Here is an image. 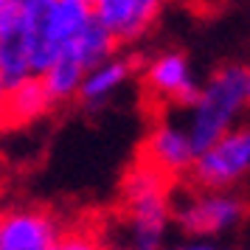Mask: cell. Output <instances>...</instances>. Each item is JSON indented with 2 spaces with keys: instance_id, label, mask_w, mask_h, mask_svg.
Instances as JSON below:
<instances>
[{
  "instance_id": "6da1fadb",
  "label": "cell",
  "mask_w": 250,
  "mask_h": 250,
  "mask_svg": "<svg viewBox=\"0 0 250 250\" xmlns=\"http://www.w3.org/2000/svg\"><path fill=\"white\" fill-rule=\"evenodd\" d=\"M174 183L135 160L121 180V216L135 248L158 250L171 225Z\"/></svg>"
},
{
  "instance_id": "7a4b0ae2",
  "label": "cell",
  "mask_w": 250,
  "mask_h": 250,
  "mask_svg": "<svg viewBox=\"0 0 250 250\" xmlns=\"http://www.w3.org/2000/svg\"><path fill=\"white\" fill-rule=\"evenodd\" d=\"M248 110L245 102V65H222L211 73V79L200 84V93L188 107L186 132L194 152L200 155L219 135L242 121Z\"/></svg>"
},
{
  "instance_id": "3957f363",
  "label": "cell",
  "mask_w": 250,
  "mask_h": 250,
  "mask_svg": "<svg viewBox=\"0 0 250 250\" xmlns=\"http://www.w3.org/2000/svg\"><path fill=\"white\" fill-rule=\"evenodd\" d=\"M250 216V205L233 191H208L188 183L174 186L171 194V225H177L188 239L225 236Z\"/></svg>"
},
{
  "instance_id": "277c9868",
  "label": "cell",
  "mask_w": 250,
  "mask_h": 250,
  "mask_svg": "<svg viewBox=\"0 0 250 250\" xmlns=\"http://www.w3.org/2000/svg\"><path fill=\"white\" fill-rule=\"evenodd\" d=\"M250 174V121H239L225 135H219L194 158L188 183L194 188L208 191H233V186Z\"/></svg>"
},
{
  "instance_id": "5b68a950",
  "label": "cell",
  "mask_w": 250,
  "mask_h": 250,
  "mask_svg": "<svg viewBox=\"0 0 250 250\" xmlns=\"http://www.w3.org/2000/svg\"><path fill=\"white\" fill-rule=\"evenodd\" d=\"M141 82L144 99L152 110H158V118L166 115V110H188L200 93L188 57L183 51H163L152 57L144 68Z\"/></svg>"
},
{
  "instance_id": "8992f818",
  "label": "cell",
  "mask_w": 250,
  "mask_h": 250,
  "mask_svg": "<svg viewBox=\"0 0 250 250\" xmlns=\"http://www.w3.org/2000/svg\"><path fill=\"white\" fill-rule=\"evenodd\" d=\"M194 158H197V152H194L191 141H188L186 126L169 121L166 115H160L158 121L152 124V129L146 132L135 160H141L144 166L163 174L174 186H180L188 177V169H191Z\"/></svg>"
},
{
  "instance_id": "52a82bcc",
  "label": "cell",
  "mask_w": 250,
  "mask_h": 250,
  "mask_svg": "<svg viewBox=\"0 0 250 250\" xmlns=\"http://www.w3.org/2000/svg\"><path fill=\"white\" fill-rule=\"evenodd\" d=\"M65 225L45 208L0 214V250H54Z\"/></svg>"
},
{
  "instance_id": "ba28073f",
  "label": "cell",
  "mask_w": 250,
  "mask_h": 250,
  "mask_svg": "<svg viewBox=\"0 0 250 250\" xmlns=\"http://www.w3.org/2000/svg\"><path fill=\"white\" fill-rule=\"evenodd\" d=\"M160 9L163 0H93V20L121 48L146 34Z\"/></svg>"
},
{
  "instance_id": "9c48e42d",
  "label": "cell",
  "mask_w": 250,
  "mask_h": 250,
  "mask_svg": "<svg viewBox=\"0 0 250 250\" xmlns=\"http://www.w3.org/2000/svg\"><path fill=\"white\" fill-rule=\"evenodd\" d=\"M51 102L45 84L40 76H25L23 82H14L6 87V102H3V129H14V126H25L51 113Z\"/></svg>"
},
{
  "instance_id": "30bf717a",
  "label": "cell",
  "mask_w": 250,
  "mask_h": 250,
  "mask_svg": "<svg viewBox=\"0 0 250 250\" xmlns=\"http://www.w3.org/2000/svg\"><path fill=\"white\" fill-rule=\"evenodd\" d=\"M90 20L93 6L87 0H54L51 3L45 17V45L54 54V59L90 25Z\"/></svg>"
},
{
  "instance_id": "8fae6325",
  "label": "cell",
  "mask_w": 250,
  "mask_h": 250,
  "mask_svg": "<svg viewBox=\"0 0 250 250\" xmlns=\"http://www.w3.org/2000/svg\"><path fill=\"white\" fill-rule=\"evenodd\" d=\"M138 70V59L135 57H110L104 59L102 65H96L84 73V79L79 84L76 99L87 107H99L113 96L118 87H124L126 79Z\"/></svg>"
},
{
  "instance_id": "7c38bea8",
  "label": "cell",
  "mask_w": 250,
  "mask_h": 250,
  "mask_svg": "<svg viewBox=\"0 0 250 250\" xmlns=\"http://www.w3.org/2000/svg\"><path fill=\"white\" fill-rule=\"evenodd\" d=\"M84 73H87V70L82 68L79 59L73 57V54H68V51H62L40 79H42V84H45L51 102L59 104V102H68V99H76Z\"/></svg>"
},
{
  "instance_id": "4fadbf2b",
  "label": "cell",
  "mask_w": 250,
  "mask_h": 250,
  "mask_svg": "<svg viewBox=\"0 0 250 250\" xmlns=\"http://www.w3.org/2000/svg\"><path fill=\"white\" fill-rule=\"evenodd\" d=\"M62 51L73 54V57L82 62V68L90 70V68H96V65H102L104 59L115 57L118 42H115L113 37L107 34L96 20H90V25H87V28H84V31H82L68 48H62ZM62 51H59V54H62Z\"/></svg>"
},
{
  "instance_id": "5bb4252c",
  "label": "cell",
  "mask_w": 250,
  "mask_h": 250,
  "mask_svg": "<svg viewBox=\"0 0 250 250\" xmlns=\"http://www.w3.org/2000/svg\"><path fill=\"white\" fill-rule=\"evenodd\" d=\"M54 250H107V245L93 225H76L62 230Z\"/></svg>"
},
{
  "instance_id": "9a60e30c",
  "label": "cell",
  "mask_w": 250,
  "mask_h": 250,
  "mask_svg": "<svg viewBox=\"0 0 250 250\" xmlns=\"http://www.w3.org/2000/svg\"><path fill=\"white\" fill-rule=\"evenodd\" d=\"M169 250H219L211 242H203V239H191V242H183V245H174Z\"/></svg>"
},
{
  "instance_id": "2e32d148",
  "label": "cell",
  "mask_w": 250,
  "mask_h": 250,
  "mask_svg": "<svg viewBox=\"0 0 250 250\" xmlns=\"http://www.w3.org/2000/svg\"><path fill=\"white\" fill-rule=\"evenodd\" d=\"M3 102H6V79H3V70H0V129H3Z\"/></svg>"
},
{
  "instance_id": "e0dca14e",
  "label": "cell",
  "mask_w": 250,
  "mask_h": 250,
  "mask_svg": "<svg viewBox=\"0 0 250 250\" xmlns=\"http://www.w3.org/2000/svg\"><path fill=\"white\" fill-rule=\"evenodd\" d=\"M245 102H248L250 110V68H245Z\"/></svg>"
},
{
  "instance_id": "ac0fdd59",
  "label": "cell",
  "mask_w": 250,
  "mask_h": 250,
  "mask_svg": "<svg viewBox=\"0 0 250 250\" xmlns=\"http://www.w3.org/2000/svg\"><path fill=\"white\" fill-rule=\"evenodd\" d=\"M12 3H14V0H0V17H3V12H6V9H9Z\"/></svg>"
},
{
  "instance_id": "d6986e66",
  "label": "cell",
  "mask_w": 250,
  "mask_h": 250,
  "mask_svg": "<svg viewBox=\"0 0 250 250\" xmlns=\"http://www.w3.org/2000/svg\"><path fill=\"white\" fill-rule=\"evenodd\" d=\"M118 250H149V248H135V245H126V248H118Z\"/></svg>"
},
{
  "instance_id": "ffe728a7",
  "label": "cell",
  "mask_w": 250,
  "mask_h": 250,
  "mask_svg": "<svg viewBox=\"0 0 250 250\" xmlns=\"http://www.w3.org/2000/svg\"><path fill=\"white\" fill-rule=\"evenodd\" d=\"M87 3H90V6H93V0H87Z\"/></svg>"
}]
</instances>
